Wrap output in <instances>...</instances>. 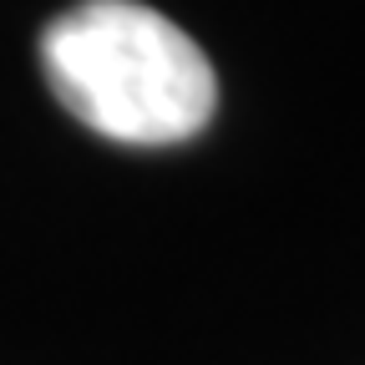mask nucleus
<instances>
[{
	"instance_id": "obj_1",
	"label": "nucleus",
	"mask_w": 365,
	"mask_h": 365,
	"mask_svg": "<svg viewBox=\"0 0 365 365\" xmlns=\"http://www.w3.org/2000/svg\"><path fill=\"white\" fill-rule=\"evenodd\" d=\"M41 66L56 102L127 148L198 137L218 107L203 46L137 0H81L41 31Z\"/></svg>"
}]
</instances>
